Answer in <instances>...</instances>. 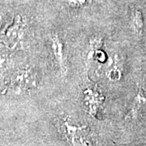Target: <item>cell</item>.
<instances>
[{"label": "cell", "mask_w": 146, "mask_h": 146, "mask_svg": "<svg viewBox=\"0 0 146 146\" xmlns=\"http://www.w3.org/2000/svg\"><path fill=\"white\" fill-rule=\"evenodd\" d=\"M50 46L61 76H64L68 73V67L64 55V45L63 40L57 33H52L50 36Z\"/></svg>", "instance_id": "7a4b0ae2"}, {"label": "cell", "mask_w": 146, "mask_h": 146, "mask_svg": "<svg viewBox=\"0 0 146 146\" xmlns=\"http://www.w3.org/2000/svg\"><path fill=\"white\" fill-rule=\"evenodd\" d=\"M60 129L72 146H91L89 141L90 130L87 125L74 124L64 119L60 124Z\"/></svg>", "instance_id": "6da1fadb"}, {"label": "cell", "mask_w": 146, "mask_h": 146, "mask_svg": "<svg viewBox=\"0 0 146 146\" xmlns=\"http://www.w3.org/2000/svg\"><path fill=\"white\" fill-rule=\"evenodd\" d=\"M84 103L91 115H95L98 113L100 107L102 104L104 98L101 95L99 92L87 89L84 92Z\"/></svg>", "instance_id": "3957f363"}, {"label": "cell", "mask_w": 146, "mask_h": 146, "mask_svg": "<svg viewBox=\"0 0 146 146\" xmlns=\"http://www.w3.org/2000/svg\"><path fill=\"white\" fill-rule=\"evenodd\" d=\"M68 3L73 7H82L86 5L89 0H68Z\"/></svg>", "instance_id": "52a82bcc"}, {"label": "cell", "mask_w": 146, "mask_h": 146, "mask_svg": "<svg viewBox=\"0 0 146 146\" xmlns=\"http://www.w3.org/2000/svg\"><path fill=\"white\" fill-rule=\"evenodd\" d=\"M130 26L136 35L141 36L144 29V20L140 10L134 9L130 16Z\"/></svg>", "instance_id": "5b68a950"}, {"label": "cell", "mask_w": 146, "mask_h": 146, "mask_svg": "<svg viewBox=\"0 0 146 146\" xmlns=\"http://www.w3.org/2000/svg\"><path fill=\"white\" fill-rule=\"evenodd\" d=\"M106 77L110 81H118L122 78V70L118 65L110 66L105 72Z\"/></svg>", "instance_id": "8992f818"}, {"label": "cell", "mask_w": 146, "mask_h": 146, "mask_svg": "<svg viewBox=\"0 0 146 146\" xmlns=\"http://www.w3.org/2000/svg\"><path fill=\"white\" fill-rule=\"evenodd\" d=\"M146 106V90L142 88L138 89L133 102L131 103L130 110L126 116V119L129 120H134L137 119L141 112V109Z\"/></svg>", "instance_id": "277c9868"}]
</instances>
